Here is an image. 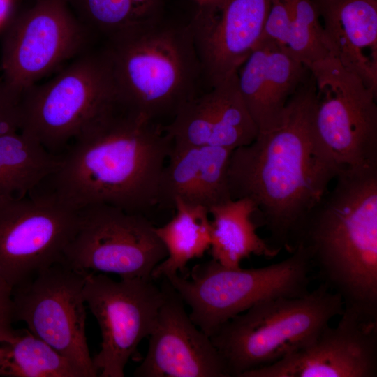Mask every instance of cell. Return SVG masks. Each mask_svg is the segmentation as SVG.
<instances>
[{
  "mask_svg": "<svg viewBox=\"0 0 377 377\" xmlns=\"http://www.w3.org/2000/svg\"><path fill=\"white\" fill-rule=\"evenodd\" d=\"M89 272L59 262L12 289L15 321L69 360L85 377L98 376L86 337L83 288Z\"/></svg>",
  "mask_w": 377,
  "mask_h": 377,
  "instance_id": "8fae6325",
  "label": "cell"
},
{
  "mask_svg": "<svg viewBox=\"0 0 377 377\" xmlns=\"http://www.w3.org/2000/svg\"><path fill=\"white\" fill-rule=\"evenodd\" d=\"M332 56L377 92V0H312Z\"/></svg>",
  "mask_w": 377,
  "mask_h": 377,
  "instance_id": "d6986e66",
  "label": "cell"
},
{
  "mask_svg": "<svg viewBox=\"0 0 377 377\" xmlns=\"http://www.w3.org/2000/svg\"><path fill=\"white\" fill-rule=\"evenodd\" d=\"M9 0H0V22L8 20Z\"/></svg>",
  "mask_w": 377,
  "mask_h": 377,
  "instance_id": "4dcf8cb0",
  "label": "cell"
},
{
  "mask_svg": "<svg viewBox=\"0 0 377 377\" xmlns=\"http://www.w3.org/2000/svg\"><path fill=\"white\" fill-rule=\"evenodd\" d=\"M292 15L285 0H272L270 8L258 41L275 43L284 49L290 31Z\"/></svg>",
  "mask_w": 377,
  "mask_h": 377,
  "instance_id": "83f0119b",
  "label": "cell"
},
{
  "mask_svg": "<svg viewBox=\"0 0 377 377\" xmlns=\"http://www.w3.org/2000/svg\"><path fill=\"white\" fill-rule=\"evenodd\" d=\"M78 20L93 34L108 37L163 20L165 0H66Z\"/></svg>",
  "mask_w": 377,
  "mask_h": 377,
  "instance_id": "cb8c5ba5",
  "label": "cell"
},
{
  "mask_svg": "<svg viewBox=\"0 0 377 377\" xmlns=\"http://www.w3.org/2000/svg\"><path fill=\"white\" fill-rule=\"evenodd\" d=\"M257 209L246 198L232 199L212 207L210 248L212 259L228 267H240L242 260L251 255L267 259L275 258L281 249L271 246L256 232L253 221Z\"/></svg>",
  "mask_w": 377,
  "mask_h": 377,
  "instance_id": "ffe728a7",
  "label": "cell"
},
{
  "mask_svg": "<svg viewBox=\"0 0 377 377\" xmlns=\"http://www.w3.org/2000/svg\"><path fill=\"white\" fill-rule=\"evenodd\" d=\"M287 258L265 267H228L214 259L193 267L190 277L165 279L191 309L193 323L210 337L223 323L260 301L308 294L312 269L297 245Z\"/></svg>",
  "mask_w": 377,
  "mask_h": 377,
  "instance_id": "8992f818",
  "label": "cell"
},
{
  "mask_svg": "<svg viewBox=\"0 0 377 377\" xmlns=\"http://www.w3.org/2000/svg\"><path fill=\"white\" fill-rule=\"evenodd\" d=\"M165 299L149 334L137 377H230L210 337L186 312L183 300L165 280Z\"/></svg>",
  "mask_w": 377,
  "mask_h": 377,
  "instance_id": "2e32d148",
  "label": "cell"
},
{
  "mask_svg": "<svg viewBox=\"0 0 377 377\" xmlns=\"http://www.w3.org/2000/svg\"><path fill=\"white\" fill-rule=\"evenodd\" d=\"M199 172L200 147L172 145L161 175L157 205L174 209L177 198L198 204Z\"/></svg>",
  "mask_w": 377,
  "mask_h": 377,
  "instance_id": "484cf974",
  "label": "cell"
},
{
  "mask_svg": "<svg viewBox=\"0 0 377 377\" xmlns=\"http://www.w3.org/2000/svg\"><path fill=\"white\" fill-rule=\"evenodd\" d=\"M163 125L114 103L59 154L40 191L75 211L107 205L144 214L158 204L161 175L172 147Z\"/></svg>",
  "mask_w": 377,
  "mask_h": 377,
  "instance_id": "7a4b0ae2",
  "label": "cell"
},
{
  "mask_svg": "<svg viewBox=\"0 0 377 377\" xmlns=\"http://www.w3.org/2000/svg\"><path fill=\"white\" fill-rule=\"evenodd\" d=\"M22 94L13 89L0 74V136L20 131Z\"/></svg>",
  "mask_w": 377,
  "mask_h": 377,
  "instance_id": "f1b7e54d",
  "label": "cell"
},
{
  "mask_svg": "<svg viewBox=\"0 0 377 377\" xmlns=\"http://www.w3.org/2000/svg\"><path fill=\"white\" fill-rule=\"evenodd\" d=\"M272 0H200L188 24L209 86L237 73L256 46Z\"/></svg>",
  "mask_w": 377,
  "mask_h": 377,
  "instance_id": "9a60e30c",
  "label": "cell"
},
{
  "mask_svg": "<svg viewBox=\"0 0 377 377\" xmlns=\"http://www.w3.org/2000/svg\"><path fill=\"white\" fill-rule=\"evenodd\" d=\"M12 288L0 279V341L10 337L15 332Z\"/></svg>",
  "mask_w": 377,
  "mask_h": 377,
  "instance_id": "f546056e",
  "label": "cell"
},
{
  "mask_svg": "<svg viewBox=\"0 0 377 377\" xmlns=\"http://www.w3.org/2000/svg\"><path fill=\"white\" fill-rule=\"evenodd\" d=\"M200 147L197 203L209 209L232 200L228 170L232 149L218 146Z\"/></svg>",
  "mask_w": 377,
  "mask_h": 377,
  "instance_id": "4316f807",
  "label": "cell"
},
{
  "mask_svg": "<svg viewBox=\"0 0 377 377\" xmlns=\"http://www.w3.org/2000/svg\"><path fill=\"white\" fill-rule=\"evenodd\" d=\"M175 214L155 232L165 247L167 257L151 273L153 279L184 273L187 263L201 258L210 248L209 210L200 205L175 200Z\"/></svg>",
  "mask_w": 377,
  "mask_h": 377,
  "instance_id": "44dd1931",
  "label": "cell"
},
{
  "mask_svg": "<svg viewBox=\"0 0 377 377\" xmlns=\"http://www.w3.org/2000/svg\"><path fill=\"white\" fill-rule=\"evenodd\" d=\"M0 376L6 377H85L69 360L28 329L15 330L0 341Z\"/></svg>",
  "mask_w": 377,
  "mask_h": 377,
  "instance_id": "603a6c76",
  "label": "cell"
},
{
  "mask_svg": "<svg viewBox=\"0 0 377 377\" xmlns=\"http://www.w3.org/2000/svg\"><path fill=\"white\" fill-rule=\"evenodd\" d=\"M292 15L289 37L284 49L308 68L332 57L321 20L312 0H285Z\"/></svg>",
  "mask_w": 377,
  "mask_h": 377,
  "instance_id": "d4e9b609",
  "label": "cell"
},
{
  "mask_svg": "<svg viewBox=\"0 0 377 377\" xmlns=\"http://www.w3.org/2000/svg\"><path fill=\"white\" fill-rule=\"evenodd\" d=\"M307 346L242 377H376L377 319L344 308Z\"/></svg>",
  "mask_w": 377,
  "mask_h": 377,
  "instance_id": "5bb4252c",
  "label": "cell"
},
{
  "mask_svg": "<svg viewBox=\"0 0 377 377\" xmlns=\"http://www.w3.org/2000/svg\"><path fill=\"white\" fill-rule=\"evenodd\" d=\"M77 228L62 262L84 272L121 279L151 278L168 255L155 227L143 214L97 205L78 211Z\"/></svg>",
  "mask_w": 377,
  "mask_h": 377,
  "instance_id": "9c48e42d",
  "label": "cell"
},
{
  "mask_svg": "<svg viewBox=\"0 0 377 377\" xmlns=\"http://www.w3.org/2000/svg\"><path fill=\"white\" fill-rule=\"evenodd\" d=\"M343 309L341 297L320 283L302 297L257 302L209 337L230 376L242 377L311 343Z\"/></svg>",
  "mask_w": 377,
  "mask_h": 377,
  "instance_id": "5b68a950",
  "label": "cell"
},
{
  "mask_svg": "<svg viewBox=\"0 0 377 377\" xmlns=\"http://www.w3.org/2000/svg\"><path fill=\"white\" fill-rule=\"evenodd\" d=\"M163 129L175 147L218 146L230 149L251 144L258 129L239 93L237 73L184 103Z\"/></svg>",
  "mask_w": 377,
  "mask_h": 377,
  "instance_id": "e0dca14e",
  "label": "cell"
},
{
  "mask_svg": "<svg viewBox=\"0 0 377 377\" xmlns=\"http://www.w3.org/2000/svg\"><path fill=\"white\" fill-rule=\"evenodd\" d=\"M152 278L114 281L89 272L83 288L85 303L101 333L100 351L93 358L100 377H124V368L140 341L149 337L164 299Z\"/></svg>",
  "mask_w": 377,
  "mask_h": 377,
  "instance_id": "4fadbf2b",
  "label": "cell"
},
{
  "mask_svg": "<svg viewBox=\"0 0 377 377\" xmlns=\"http://www.w3.org/2000/svg\"><path fill=\"white\" fill-rule=\"evenodd\" d=\"M296 232L315 277L343 308L377 318V167L343 168Z\"/></svg>",
  "mask_w": 377,
  "mask_h": 377,
  "instance_id": "3957f363",
  "label": "cell"
},
{
  "mask_svg": "<svg viewBox=\"0 0 377 377\" xmlns=\"http://www.w3.org/2000/svg\"><path fill=\"white\" fill-rule=\"evenodd\" d=\"M93 36L66 0H36L6 22L1 48V75L22 94L88 50Z\"/></svg>",
  "mask_w": 377,
  "mask_h": 377,
  "instance_id": "ba28073f",
  "label": "cell"
},
{
  "mask_svg": "<svg viewBox=\"0 0 377 377\" xmlns=\"http://www.w3.org/2000/svg\"><path fill=\"white\" fill-rule=\"evenodd\" d=\"M59 155L20 131L0 136V198L24 197L56 169Z\"/></svg>",
  "mask_w": 377,
  "mask_h": 377,
  "instance_id": "7402d4cb",
  "label": "cell"
},
{
  "mask_svg": "<svg viewBox=\"0 0 377 377\" xmlns=\"http://www.w3.org/2000/svg\"><path fill=\"white\" fill-rule=\"evenodd\" d=\"M309 74L306 66L275 43L258 42L238 69L237 78L258 133L281 124L289 100Z\"/></svg>",
  "mask_w": 377,
  "mask_h": 377,
  "instance_id": "ac0fdd59",
  "label": "cell"
},
{
  "mask_svg": "<svg viewBox=\"0 0 377 377\" xmlns=\"http://www.w3.org/2000/svg\"><path fill=\"white\" fill-rule=\"evenodd\" d=\"M100 50L116 103L129 112L161 123L198 94L202 73L188 24L163 19L124 30L105 37Z\"/></svg>",
  "mask_w": 377,
  "mask_h": 377,
  "instance_id": "277c9868",
  "label": "cell"
},
{
  "mask_svg": "<svg viewBox=\"0 0 377 377\" xmlns=\"http://www.w3.org/2000/svg\"><path fill=\"white\" fill-rule=\"evenodd\" d=\"M78 221V211L42 191L0 198V279L13 289L62 262Z\"/></svg>",
  "mask_w": 377,
  "mask_h": 377,
  "instance_id": "7c38bea8",
  "label": "cell"
},
{
  "mask_svg": "<svg viewBox=\"0 0 377 377\" xmlns=\"http://www.w3.org/2000/svg\"><path fill=\"white\" fill-rule=\"evenodd\" d=\"M101 50H88L43 84L22 94L20 131L59 154L91 119L115 103Z\"/></svg>",
  "mask_w": 377,
  "mask_h": 377,
  "instance_id": "52a82bcc",
  "label": "cell"
},
{
  "mask_svg": "<svg viewBox=\"0 0 377 377\" xmlns=\"http://www.w3.org/2000/svg\"><path fill=\"white\" fill-rule=\"evenodd\" d=\"M316 108L310 73L289 100L281 124L233 149L229 161L232 199L251 200L271 246L289 252L298 228L342 170L318 135Z\"/></svg>",
  "mask_w": 377,
  "mask_h": 377,
  "instance_id": "6da1fadb",
  "label": "cell"
},
{
  "mask_svg": "<svg viewBox=\"0 0 377 377\" xmlns=\"http://www.w3.org/2000/svg\"><path fill=\"white\" fill-rule=\"evenodd\" d=\"M198 1H200V0H198Z\"/></svg>",
  "mask_w": 377,
  "mask_h": 377,
  "instance_id": "1f68e13d",
  "label": "cell"
},
{
  "mask_svg": "<svg viewBox=\"0 0 377 377\" xmlns=\"http://www.w3.org/2000/svg\"><path fill=\"white\" fill-rule=\"evenodd\" d=\"M308 69L316 89V131L336 163L341 169L377 167V92L334 57Z\"/></svg>",
  "mask_w": 377,
  "mask_h": 377,
  "instance_id": "30bf717a",
  "label": "cell"
}]
</instances>
